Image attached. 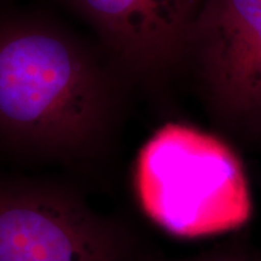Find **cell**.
I'll list each match as a JSON object with an SVG mask.
<instances>
[{
	"instance_id": "1",
	"label": "cell",
	"mask_w": 261,
	"mask_h": 261,
	"mask_svg": "<svg viewBox=\"0 0 261 261\" xmlns=\"http://www.w3.org/2000/svg\"><path fill=\"white\" fill-rule=\"evenodd\" d=\"M116 71L60 25L0 16V149L64 161L98 151L119 108Z\"/></svg>"
},
{
	"instance_id": "2",
	"label": "cell",
	"mask_w": 261,
	"mask_h": 261,
	"mask_svg": "<svg viewBox=\"0 0 261 261\" xmlns=\"http://www.w3.org/2000/svg\"><path fill=\"white\" fill-rule=\"evenodd\" d=\"M137 184L145 211L171 233L205 236L243 226L252 198L240 160L213 136L167 125L140 151Z\"/></svg>"
},
{
	"instance_id": "3",
	"label": "cell",
	"mask_w": 261,
	"mask_h": 261,
	"mask_svg": "<svg viewBox=\"0 0 261 261\" xmlns=\"http://www.w3.org/2000/svg\"><path fill=\"white\" fill-rule=\"evenodd\" d=\"M132 236L52 182L0 177V261H139Z\"/></svg>"
},
{
	"instance_id": "4",
	"label": "cell",
	"mask_w": 261,
	"mask_h": 261,
	"mask_svg": "<svg viewBox=\"0 0 261 261\" xmlns=\"http://www.w3.org/2000/svg\"><path fill=\"white\" fill-rule=\"evenodd\" d=\"M120 74L151 79L187 56L204 0H68Z\"/></svg>"
},
{
	"instance_id": "5",
	"label": "cell",
	"mask_w": 261,
	"mask_h": 261,
	"mask_svg": "<svg viewBox=\"0 0 261 261\" xmlns=\"http://www.w3.org/2000/svg\"><path fill=\"white\" fill-rule=\"evenodd\" d=\"M188 55L218 106L236 116L261 114V0H204Z\"/></svg>"
},
{
	"instance_id": "6",
	"label": "cell",
	"mask_w": 261,
	"mask_h": 261,
	"mask_svg": "<svg viewBox=\"0 0 261 261\" xmlns=\"http://www.w3.org/2000/svg\"><path fill=\"white\" fill-rule=\"evenodd\" d=\"M139 261H149V260L140 259ZM190 261H243V260H238V259H234V257L226 256V255H205V256L197 257V259H194Z\"/></svg>"
}]
</instances>
